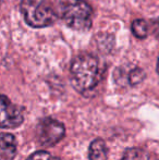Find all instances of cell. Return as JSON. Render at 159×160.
I'll use <instances>...</instances> for the list:
<instances>
[{
	"instance_id": "6da1fadb",
	"label": "cell",
	"mask_w": 159,
	"mask_h": 160,
	"mask_svg": "<svg viewBox=\"0 0 159 160\" xmlns=\"http://www.w3.org/2000/svg\"><path fill=\"white\" fill-rule=\"evenodd\" d=\"M71 82L80 93L93 89L99 82V64L95 56L81 53L73 59L70 68Z\"/></svg>"
},
{
	"instance_id": "7a4b0ae2",
	"label": "cell",
	"mask_w": 159,
	"mask_h": 160,
	"mask_svg": "<svg viewBox=\"0 0 159 160\" xmlns=\"http://www.w3.org/2000/svg\"><path fill=\"white\" fill-rule=\"evenodd\" d=\"M58 12L73 30L87 31L92 28L93 10L85 0H58Z\"/></svg>"
},
{
	"instance_id": "3957f363",
	"label": "cell",
	"mask_w": 159,
	"mask_h": 160,
	"mask_svg": "<svg viewBox=\"0 0 159 160\" xmlns=\"http://www.w3.org/2000/svg\"><path fill=\"white\" fill-rule=\"evenodd\" d=\"M20 10L25 22L32 28H46L56 20L53 10L42 0H22Z\"/></svg>"
},
{
	"instance_id": "277c9868",
	"label": "cell",
	"mask_w": 159,
	"mask_h": 160,
	"mask_svg": "<svg viewBox=\"0 0 159 160\" xmlns=\"http://www.w3.org/2000/svg\"><path fill=\"white\" fill-rule=\"evenodd\" d=\"M38 139L42 146H52L63 138L66 128L62 123L55 119L47 118L40 122L38 130Z\"/></svg>"
},
{
	"instance_id": "5b68a950",
	"label": "cell",
	"mask_w": 159,
	"mask_h": 160,
	"mask_svg": "<svg viewBox=\"0 0 159 160\" xmlns=\"http://www.w3.org/2000/svg\"><path fill=\"white\" fill-rule=\"evenodd\" d=\"M23 122L21 110L11 102L7 96L0 94V128H11L19 127Z\"/></svg>"
},
{
	"instance_id": "8992f818",
	"label": "cell",
	"mask_w": 159,
	"mask_h": 160,
	"mask_svg": "<svg viewBox=\"0 0 159 160\" xmlns=\"http://www.w3.org/2000/svg\"><path fill=\"white\" fill-rule=\"evenodd\" d=\"M17 152V142L13 135H0V157L4 159H11Z\"/></svg>"
},
{
	"instance_id": "52a82bcc",
	"label": "cell",
	"mask_w": 159,
	"mask_h": 160,
	"mask_svg": "<svg viewBox=\"0 0 159 160\" xmlns=\"http://www.w3.org/2000/svg\"><path fill=\"white\" fill-rule=\"evenodd\" d=\"M89 160H107V147L102 138L92 142L89 146Z\"/></svg>"
},
{
	"instance_id": "ba28073f",
	"label": "cell",
	"mask_w": 159,
	"mask_h": 160,
	"mask_svg": "<svg viewBox=\"0 0 159 160\" xmlns=\"http://www.w3.org/2000/svg\"><path fill=\"white\" fill-rule=\"evenodd\" d=\"M132 33L134 34V36L140 39H143L147 36L148 34V26H147V23L142 19H137L134 20L132 22V26H131Z\"/></svg>"
},
{
	"instance_id": "9c48e42d",
	"label": "cell",
	"mask_w": 159,
	"mask_h": 160,
	"mask_svg": "<svg viewBox=\"0 0 159 160\" xmlns=\"http://www.w3.org/2000/svg\"><path fill=\"white\" fill-rule=\"evenodd\" d=\"M121 160H149L146 152L140 148H130L124 152Z\"/></svg>"
},
{
	"instance_id": "30bf717a",
	"label": "cell",
	"mask_w": 159,
	"mask_h": 160,
	"mask_svg": "<svg viewBox=\"0 0 159 160\" xmlns=\"http://www.w3.org/2000/svg\"><path fill=\"white\" fill-rule=\"evenodd\" d=\"M145 78V73L143 70L141 69H135L131 72L130 74V83L132 85H135L137 83H141Z\"/></svg>"
},
{
	"instance_id": "8fae6325",
	"label": "cell",
	"mask_w": 159,
	"mask_h": 160,
	"mask_svg": "<svg viewBox=\"0 0 159 160\" xmlns=\"http://www.w3.org/2000/svg\"><path fill=\"white\" fill-rule=\"evenodd\" d=\"M27 160H59L57 157H53L52 155H50L49 152H34L33 155H31L27 158Z\"/></svg>"
},
{
	"instance_id": "7c38bea8",
	"label": "cell",
	"mask_w": 159,
	"mask_h": 160,
	"mask_svg": "<svg viewBox=\"0 0 159 160\" xmlns=\"http://www.w3.org/2000/svg\"><path fill=\"white\" fill-rule=\"evenodd\" d=\"M157 72L159 73V58H158V61H157Z\"/></svg>"
}]
</instances>
